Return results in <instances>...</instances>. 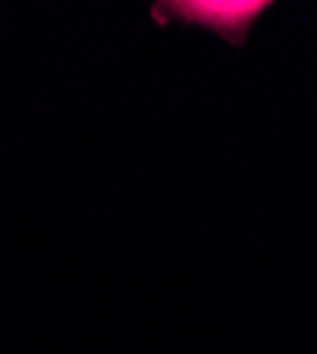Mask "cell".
I'll use <instances>...</instances> for the list:
<instances>
[{
  "instance_id": "1",
  "label": "cell",
  "mask_w": 317,
  "mask_h": 354,
  "mask_svg": "<svg viewBox=\"0 0 317 354\" xmlns=\"http://www.w3.org/2000/svg\"><path fill=\"white\" fill-rule=\"evenodd\" d=\"M156 9H167L170 17H179L193 26H204L221 35L224 40L244 43L252 20L269 9L267 0H187V3H164Z\"/></svg>"
}]
</instances>
